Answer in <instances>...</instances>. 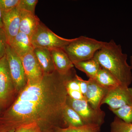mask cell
Returning <instances> with one entry per match:
<instances>
[{
	"mask_svg": "<svg viewBox=\"0 0 132 132\" xmlns=\"http://www.w3.org/2000/svg\"><path fill=\"white\" fill-rule=\"evenodd\" d=\"M20 58L25 71L27 83L38 82L43 78L45 75L34 51Z\"/></svg>",
	"mask_w": 132,
	"mask_h": 132,
	"instance_id": "ba28073f",
	"label": "cell"
},
{
	"mask_svg": "<svg viewBox=\"0 0 132 132\" xmlns=\"http://www.w3.org/2000/svg\"><path fill=\"white\" fill-rule=\"evenodd\" d=\"M15 129H11L6 127L2 125H0V132H14Z\"/></svg>",
	"mask_w": 132,
	"mask_h": 132,
	"instance_id": "4316f807",
	"label": "cell"
},
{
	"mask_svg": "<svg viewBox=\"0 0 132 132\" xmlns=\"http://www.w3.org/2000/svg\"><path fill=\"white\" fill-rule=\"evenodd\" d=\"M20 0H0V7L2 12L12 11L19 6Z\"/></svg>",
	"mask_w": 132,
	"mask_h": 132,
	"instance_id": "cb8c5ba5",
	"label": "cell"
},
{
	"mask_svg": "<svg viewBox=\"0 0 132 132\" xmlns=\"http://www.w3.org/2000/svg\"><path fill=\"white\" fill-rule=\"evenodd\" d=\"M20 32L32 38L41 22L39 19L31 12L20 9Z\"/></svg>",
	"mask_w": 132,
	"mask_h": 132,
	"instance_id": "4fadbf2b",
	"label": "cell"
},
{
	"mask_svg": "<svg viewBox=\"0 0 132 132\" xmlns=\"http://www.w3.org/2000/svg\"><path fill=\"white\" fill-rule=\"evenodd\" d=\"M38 0H20L18 7L20 10H25L35 14V10Z\"/></svg>",
	"mask_w": 132,
	"mask_h": 132,
	"instance_id": "603a6c76",
	"label": "cell"
},
{
	"mask_svg": "<svg viewBox=\"0 0 132 132\" xmlns=\"http://www.w3.org/2000/svg\"><path fill=\"white\" fill-rule=\"evenodd\" d=\"M50 132V131H46V132Z\"/></svg>",
	"mask_w": 132,
	"mask_h": 132,
	"instance_id": "f546056e",
	"label": "cell"
},
{
	"mask_svg": "<svg viewBox=\"0 0 132 132\" xmlns=\"http://www.w3.org/2000/svg\"><path fill=\"white\" fill-rule=\"evenodd\" d=\"M86 100L95 110H100L101 102L108 90L99 85L94 79H89Z\"/></svg>",
	"mask_w": 132,
	"mask_h": 132,
	"instance_id": "8fae6325",
	"label": "cell"
},
{
	"mask_svg": "<svg viewBox=\"0 0 132 132\" xmlns=\"http://www.w3.org/2000/svg\"><path fill=\"white\" fill-rule=\"evenodd\" d=\"M78 79L79 82L81 92L82 94L85 96L87 90L88 86V80H84L83 79L78 76Z\"/></svg>",
	"mask_w": 132,
	"mask_h": 132,
	"instance_id": "484cf974",
	"label": "cell"
},
{
	"mask_svg": "<svg viewBox=\"0 0 132 132\" xmlns=\"http://www.w3.org/2000/svg\"><path fill=\"white\" fill-rule=\"evenodd\" d=\"M105 42L84 36L74 39L63 48L73 63L90 60Z\"/></svg>",
	"mask_w": 132,
	"mask_h": 132,
	"instance_id": "3957f363",
	"label": "cell"
},
{
	"mask_svg": "<svg viewBox=\"0 0 132 132\" xmlns=\"http://www.w3.org/2000/svg\"><path fill=\"white\" fill-rule=\"evenodd\" d=\"M111 111L126 123H132V104L126 105L117 110Z\"/></svg>",
	"mask_w": 132,
	"mask_h": 132,
	"instance_id": "44dd1931",
	"label": "cell"
},
{
	"mask_svg": "<svg viewBox=\"0 0 132 132\" xmlns=\"http://www.w3.org/2000/svg\"><path fill=\"white\" fill-rule=\"evenodd\" d=\"M111 132H132V123H127L117 116L111 125Z\"/></svg>",
	"mask_w": 132,
	"mask_h": 132,
	"instance_id": "ffe728a7",
	"label": "cell"
},
{
	"mask_svg": "<svg viewBox=\"0 0 132 132\" xmlns=\"http://www.w3.org/2000/svg\"><path fill=\"white\" fill-rule=\"evenodd\" d=\"M3 28V24L2 22V13L0 7V28Z\"/></svg>",
	"mask_w": 132,
	"mask_h": 132,
	"instance_id": "83f0119b",
	"label": "cell"
},
{
	"mask_svg": "<svg viewBox=\"0 0 132 132\" xmlns=\"http://www.w3.org/2000/svg\"><path fill=\"white\" fill-rule=\"evenodd\" d=\"M70 74L62 75L55 71L38 82L27 83L2 125L15 129L36 122L40 127L41 122L50 119L57 127L61 124L65 128L63 113L68 97L66 82Z\"/></svg>",
	"mask_w": 132,
	"mask_h": 132,
	"instance_id": "6da1fadb",
	"label": "cell"
},
{
	"mask_svg": "<svg viewBox=\"0 0 132 132\" xmlns=\"http://www.w3.org/2000/svg\"><path fill=\"white\" fill-rule=\"evenodd\" d=\"M106 104L111 111L132 104V88L120 85L109 90L101 102Z\"/></svg>",
	"mask_w": 132,
	"mask_h": 132,
	"instance_id": "52a82bcc",
	"label": "cell"
},
{
	"mask_svg": "<svg viewBox=\"0 0 132 132\" xmlns=\"http://www.w3.org/2000/svg\"><path fill=\"white\" fill-rule=\"evenodd\" d=\"M130 63H131V67L132 69V56L130 57Z\"/></svg>",
	"mask_w": 132,
	"mask_h": 132,
	"instance_id": "f1b7e54d",
	"label": "cell"
},
{
	"mask_svg": "<svg viewBox=\"0 0 132 132\" xmlns=\"http://www.w3.org/2000/svg\"><path fill=\"white\" fill-rule=\"evenodd\" d=\"M3 29L8 44L10 45L20 32V9L17 7L12 11L2 12Z\"/></svg>",
	"mask_w": 132,
	"mask_h": 132,
	"instance_id": "9c48e42d",
	"label": "cell"
},
{
	"mask_svg": "<svg viewBox=\"0 0 132 132\" xmlns=\"http://www.w3.org/2000/svg\"><path fill=\"white\" fill-rule=\"evenodd\" d=\"M94 80L99 85L108 90L121 85L110 72L101 67Z\"/></svg>",
	"mask_w": 132,
	"mask_h": 132,
	"instance_id": "2e32d148",
	"label": "cell"
},
{
	"mask_svg": "<svg viewBox=\"0 0 132 132\" xmlns=\"http://www.w3.org/2000/svg\"><path fill=\"white\" fill-rule=\"evenodd\" d=\"M93 58L101 67L110 72L121 86L129 87L132 82V69L127 62V54L123 53L120 45L113 40L105 42Z\"/></svg>",
	"mask_w": 132,
	"mask_h": 132,
	"instance_id": "7a4b0ae2",
	"label": "cell"
},
{
	"mask_svg": "<svg viewBox=\"0 0 132 132\" xmlns=\"http://www.w3.org/2000/svg\"><path fill=\"white\" fill-rule=\"evenodd\" d=\"M34 53L44 75H50L55 72L50 50L40 48H35Z\"/></svg>",
	"mask_w": 132,
	"mask_h": 132,
	"instance_id": "9a60e30c",
	"label": "cell"
},
{
	"mask_svg": "<svg viewBox=\"0 0 132 132\" xmlns=\"http://www.w3.org/2000/svg\"><path fill=\"white\" fill-rule=\"evenodd\" d=\"M6 56L15 90L23 89L27 84L25 71L21 59L8 44Z\"/></svg>",
	"mask_w": 132,
	"mask_h": 132,
	"instance_id": "8992f818",
	"label": "cell"
},
{
	"mask_svg": "<svg viewBox=\"0 0 132 132\" xmlns=\"http://www.w3.org/2000/svg\"><path fill=\"white\" fill-rule=\"evenodd\" d=\"M67 104L79 114L85 125L101 126L104 123L105 112L93 108L86 100H74L68 95Z\"/></svg>",
	"mask_w": 132,
	"mask_h": 132,
	"instance_id": "5b68a950",
	"label": "cell"
},
{
	"mask_svg": "<svg viewBox=\"0 0 132 132\" xmlns=\"http://www.w3.org/2000/svg\"><path fill=\"white\" fill-rule=\"evenodd\" d=\"M74 66L86 74L89 79H94L100 68L98 62L93 58L88 60L73 63Z\"/></svg>",
	"mask_w": 132,
	"mask_h": 132,
	"instance_id": "e0dca14e",
	"label": "cell"
},
{
	"mask_svg": "<svg viewBox=\"0 0 132 132\" xmlns=\"http://www.w3.org/2000/svg\"><path fill=\"white\" fill-rule=\"evenodd\" d=\"M7 45V39L5 31L3 28H0V59L6 55Z\"/></svg>",
	"mask_w": 132,
	"mask_h": 132,
	"instance_id": "d4e9b609",
	"label": "cell"
},
{
	"mask_svg": "<svg viewBox=\"0 0 132 132\" xmlns=\"http://www.w3.org/2000/svg\"><path fill=\"white\" fill-rule=\"evenodd\" d=\"M14 132H43L40 126L37 122L24 124L16 127Z\"/></svg>",
	"mask_w": 132,
	"mask_h": 132,
	"instance_id": "7402d4cb",
	"label": "cell"
},
{
	"mask_svg": "<svg viewBox=\"0 0 132 132\" xmlns=\"http://www.w3.org/2000/svg\"><path fill=\"white\" fill-rule=\"evenodd\" d=\"M101 126L97 125H85L81 126L55 127L52 132H100Z\"/></svg>",
	"mask_w": 132,
	"mask_h": 132,
	"instance_id": "d6986e66",
	"label": "cell"
},
{
	"mask_svg": "<svg viewBox=\"0 0 132 132\" xmlns=\"http://www.w3.org/2000/svg\"><path fill=\"white\" fill-rule=\"evenodd\" d=\"M63 118L66 127L81 126L85 125L80 116L67 104L63 111Z\"/></svg>",
	"mask_w": 132,
	"mask_h": 132,
	"instance_id": "ac0fdd59",
	"label": "cell"
},
{
	"mask_svg": "<svg viewBox=\"0 0 132 132\" xmlns=\"http://www.w3.org/2000/svg\"><path fill=\"white\" fill-rule=\"evenodd\" d=\"M50 52L55 71L59 74L66 75L73 69V63L64 49L52 50Z\"/></svg>",
	"mask_w": 132,
	"mask_h": 132,
	"instance_id": "7c38bea8",
	"label": "cell"
},
{
	"mask_svg": "<svg viewBox=\"0 0 132 132\" xmlns=\"http://www.w3.org/2000/svg\"><path fill=\"white\" fill-rule=\"evenodd\" d=\"M14 88L6 55L0 59V103L5 102Z\"/></svg>",
	"mask_w": 132,
	"mask_h": 132,
	"instance_id": "30bf717a",
	"label": "cell"
},
{
	"mask_svg": "<svg viewBox=\"0 0 132 132\" xmlns=\"http://www.w3.org/2000/svg\"><path fill=\"white\" fill-rule=\"evenodd\" d=\"M9 45L20 58L28 53L33 52L35 48L31 37L20 32L15 36Z\"/></svg>",
	"mask_w": 132,
	"mask_h": 132,
	"instance_id": "5bb4252c",
	"label": "cell"
},
{
	"mask_svg": "<svg viewBox=\"0 0 132 132\" xmlns=\"http://www.w3.org/2000/svg\"><path fill=\"white\" fill-rule=\"evenodd\" d=\"M73 40L65 39L57 35L41 22L31 38L34 48H40L49 50L63 49Z\"/></svg>",
	"mask_w": 132,
	"mask_h": 132,
	"instance_id": "277c9868",
	"label": "cell"
}]
</instances>
